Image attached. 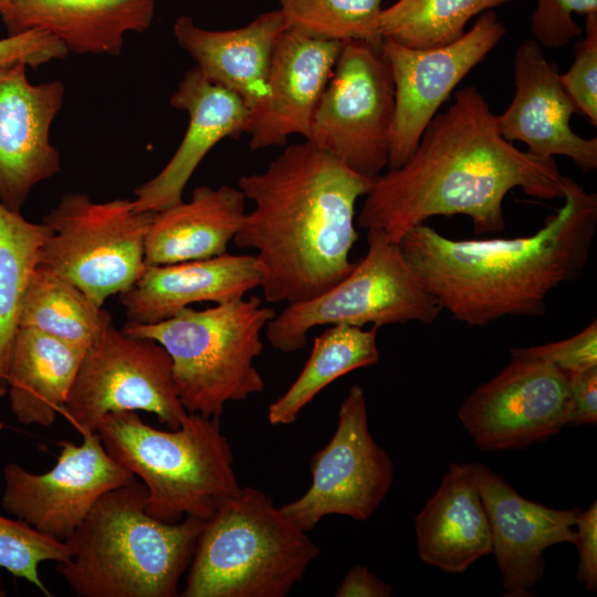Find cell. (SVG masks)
<instances>
[{
	"instance_id": "cell-1",
	"label": "cell",
	"mask_w": 597,
	"mask_h": 597,
	"mask_svg": "<svg viewBox=\"0 0 597 597\" xmlns=\"http://www.w3.org/2000/svg\"><path fill=\"white\" fill-rule=\"evenodd\" d=\"M563 177L554 157L533 155L506 140L484 96L467 86L455 92L446 112L433 116L410 157L375 178L357 224L398 244L434 216L464 214L476 234L500 233L510 191L562 198Z\"/></svg>"
},
{
	"instance_id": "cell-2",
	"label": "cell",
	"mask_w": 597,
	"mask_h": 597,
	"mask_svg": "<svg viewBox=\"0 0 597 597\" xmlns=\"http://www.w3.org/2000/svg\"><path fill=\"white\" fill-rule=\"evenodd\" d=\"M375 178L307 140L285 147L263 171L239 178L254 207L232 241L255 250L268 302L311 300L353 270L355 206Z\"/></svg>"
},
{
	"instance_id": "cell-3",
	"label": "cell",
	"mask_w": 597,
	"mask_h": 597,
	"mask_svg": "<svg viewBox=\"0 0 597 597\" xmlns=\"http://www.w3.org/2000/svg\"><path fill=\"white\" fill-rule=\"evenodd\" d=\"M562 208L534 234L452 240L423 223L399 245L442 310L470 326L507 316H540L548 294L579 277L597 227V193L563 177Z\"/></svg>"
},
{
	"instance_id": "cell-4",
	"label": "cell",
	"mask_w": 597,
	"mask_h": 597,
	"mask_svg": "<svg viewBox=\"0 0 597 597\" xmlns=\"http://www.w3.org/2000/svg\"><path fill=\"white\" fill-rule=\"evenodd\" d=\"M142 481L108 491L64 542L56 570L81 597H175L207 520L161 522Z\"/></svg>"
},
{
	"instance_id": "cell-5",
	"label": "cell",
	"mask_w": 597,
	"mask_h": 597,
	"mask_svg": "<svg viewBox=\"0 0 597 597\" xmlns=\"http://www.w3.org/2000/svg\"><path fill=\"white\" fill-rule=\"evenodd\" d=\"M96 432L107 452L145 484L146 511L161 522L208 520L241 490L220 417L188 413L168 431L136 411H121L106 415Z\"/></svg>"
},
{
	"instance_id": "cell-6",
	"label": "cell",
	"mask_w": 597,
	"mask_h": 597,
	"mask_svg": "<svg viewBox=\"0 0 597 597\" xmlns=\"http://www.w3.org/2000/svg\"><path fill=\"white\" fill-rule=\"evenodd\" d=\"M320 547L263 491L241 486L198 538L182 597H285Z\"/></svg>"
},
{
	"instance_id": "cell-7",
	"label": "cell",
	"mask_w": 597,
	"mask_h": 597,
	"mask_svg": "<svg viewBox=\"0 0 597 597\" xmlns=\"http://www.w3.org/2000/svg\"><path fill=\"white\" fill-rule=\"evenodd\" d=\"M274 316L259 296H250L201 311L188 306L158 323L126 322L122 331L167 350L188 413L221 417L227 402L264 390L254 360L263 350L262 331Z\"/></svg>"
},
{
	"instance_id": "cell-8",
	"label": "cell",
	"mask_w": 597,
	"mask_h": 597,
	"mask_svg": "<svg viewBox=\"0 0 597 597\" xmlns=\"http://www.w3.org/2000/svg\"><path fill=\"white\" fill-rule=\"evenodd\" d=\"M367 252L353 270L322 294L289 303L265 326L270 345L282 353L301 350L308 332L322 325L376 327L431 324L442 308L404 258L400 245L379 230H367Z\"/></svg>"
},
{
	"instance_id": "cell-9",
	"label": "cell",
	"mask_w": 597,
	"mask_h": 597,
	"mask_svg": "<svg viewBox=\"0 0 597 597\" xmlns=\"http://www.w3.org/2000/svg\"><path fill=\"white\" fill-rule=\"evenodd\" d=\"M151 213L137 211L128 199L96 202L85 193L66 192L43 217L46 239L38 266L63 276L104 306L142 275Z\"/></svg>"
},
{
	"instance_id": "cell-10",
	"label": "cell",
	"mask_w": 597,
	"mask_h": 597,
	"mask_svg": "<svg viewBox=\"0 0 597 597\" xmlns=\"http://www.w3.org/2000/svg\"><path fill=\"white\" fill-rule=\"evenodd\" d=\"M394 118V78L380 44L342 42L305 140L375 178L388 164Z\"/></svg>"
},
{
	"instance_id": "cell-11",
	"label": "cell",
	"mask_w": 597,
	"mask_h": 597,
	"mask_svg": "<svg viewBox=\"0 0 597 597\" xmlns=\"http://www.w3.org/2000/svg\"><path fill=\"white\" fill-rule=\"evenodd\" d=\"M138 410L156 415L169 429L188 415L167 350L154 339L117 329L112 320L86 348L60 415L83 436L96 432L108 413Z\"/></svg>"
},
{
	"instance_id": "cell-12",
	"label": "cell",
	"mask_w": 597,
	"mask_h": 597,
	"mask_svg": "<svg viewBox=\"0 0 597 597\" xmlns=\"http://www.w3.org/2000/svg\"><path fill=\"white\" fill-rule=\"evenodd\" d=\"M312 483L297 500L280 506L292 523L311 532L327 515L368 520L394 482V463L368 428L364 389L353 385L328 443L311 459Z\"/></svg>"
},
{
	"instance_id": "cell-13",
	"label": "cell",
	"mask_w": 597,
	"mask_h": 597,
	"mask_svg": "<svg viewBox=\"0 0 597 597\" xmlns=\"http://www.w3.org/2000/svg\"><path fill=\"white\" fill-rule=\"evenodd\" d=\"M82 438L80 444L61 441L56 463L48 472L36 474L8 463L2 509L64 542L102 495L136 479L107 452L97 432Z\"/></svg>"
},
{
	"instance_id": "cell-14",
	"label": "cell",
	"mask_w": 597,
	"mask_h": 597,
	"mask_svg": "<svg viewBox=\"0 0 597 597\" xmlns=\"http://www.w3.org/2000/svg\"><path fill=\"white\" fill-rule=\"evenodd\" d=\"M505 32L498 14L488 10L458 40L440 46L412 49L381 41L395 85L388 168H397L410 157L439 107Z\"/></svg>"
},
{
	"instance_id": "cell-15",
	"label": "cell",
	"mask_w": 597,
	"mask_h": 597,
	"mask_svg": "<svg viewBox=\"0 0 597 597\" xmlns=\"http://www.w3.org/2000/svg\"><path fill=\"white\" fill-rule=\"evenodd\" d=\"M568 376L533 358L511 356L495 377L462 402L458 417L488 451L521 449L567 426Z\"/></svg>"
},
{
	"instance_id": "cell-16",
	"label": "cell",
	"mask_w": 597,
	"mask_h": 597,
	"mask_svg": "<svg viewBox=\"0 0 597 597\" xmlns=\"http://www.w3.org/2000/svg\"><path fill=\"white\" fill-rule=\"evenodd\" d=\"M64 94L60 81L30 83L23 63L0 67V201L13 211L61 170L50 130Z\"/></svg>"
},
{
	"instance_id": "cell-17",
	"label": "cell",
	"mask_w": 597,
	"mask_h": 597,
	"mask_svg": "<svg viewBox=\"0 0 597 597\" xmlns=\"http://www.w3.org/2000/svg\"><path fill=\"white\" fill-rule=\"evenodd\" d=\"M465 465L485 509L504 596H530L545 570L544 551L559 543L574 544L572 527L580 510H554L532 502L485 465Z\"/></svg>"
},
{
	"instance_id": "cell-18",
	"label": "cell",
	"mask_w": 597,
	"mask_h": 597,
	"mask_svg": "<svg viewBox=\"0 0 597 597\" xmlns=\"http://www.w3.org/2000/svg\"><path fill=\"white\" fill-rule=\"evenodd\" d=\"M342 42L286 28L274 46L266 95L251 109L245 134L252 151L285 146L291 135L308 137L318 101Z\"/></svg>"
},
{
	"instance_id": "cell-19",
	"label": "cell",
	"mask_w": 597,
	"mask_h": 597,
	"mask_svg": "<svg viewBox=\"0 0 597 597\" xmlns=\"http://www.w3.org/2000/svg\"><path fill=\"white\" fill-rule=\"evenodd\" d=\"M515 94L498 115L499 128L509 142H522L540 157L565 156L584 172L597 168V138L576 134L570 117L577 108L564 90L556 63L545 57L533 39L523 42L513 59Z\"/></svg>"
},
{
	"instance_id": "cell-20",
	"label": "cell",
	"mask_w": 597,
	"mask_h": 597,
	"mask_svg": "<svg viewBox=\"0 0 597 597\" xmlns=\"http://www.w3.org/2000/svg\"><path fill=\"white\" fill-rule=\"evenodd\" d=\"M169 102L187 112L188 127L166 166L134 190L139 212H157L180 202L206 155L222 139L244 134L251 113L239 95L207 78L197 66L184 75Z\"/></svg>"
},
{
	"instance_id": "cell-21",
	"label": "cell",
	"mask_w": 597,
	"mask_h": 597,
	"mask_svg": "<svg viewBox=\"0 0 597 597\" xmlns=\"http://www.w3.org/2000/svg\"><path fill=\"white\" fill-rule=\"evenodd\" d=\"M254 255L218 256L165 265H146L142 275L119 294L127 322L153 324L198 302L221 304L239 300L260 286Z\"/></svg>"
},
{
	"instance_id": "cell-22",
	"label": "cell",
	"mask_w": 597,
	"mask_h": 597,
	"mask_svg": "<svg viewBox=\"0 0 597 597\" xmlns=\"http://www.w3.org/2000/svg\"><path fill=\"white\" fill-rule=\"evenodd\" d=\"M156 0H8V35L43 30L77 54L119 55L127 32L151 25Z\"/></svg>"
},
{
	"instance_id": "cell-23",
	"label": "cell",
	"mask_w": 597,
	"mask_h": 597,
	"mask_svg": "<svg viewBox=\"0 0 597 597\" xmlns=\"http://www.w3.org/2000/svg\"><path fill=\"white\" fill-rule=\"evenodd\" d=\"M286 29L280 9L259 14L232 30H207L191 17L174 23L178 45L210 81L239 95L250 109L266 95V80L274 46Z\"/></svg>"
},
{
	"instance_id": "cell-24",
	"label": "cell",
	"mask_w": 597,
	"mask_h": 597,
	"mask_svg": "<svg viewBox=\"0 0 597 597\" xmlns=\"http://www.w3.org/2000/svg\"><path fill=\"white\" fill-rule=\"evenodd\" d=\"M247 198L239 188L196 187L181 200L153 212L145 235L146 265L209 259L227 253L244 216Z\"/></svg>"
},
{
	"instance_id": "cell-25",
	"label": "cell",
	"mask_w": 597,
	"mask_h": 597,
	"mask_svg": "<svg viewBox=\"0 0 597 597\" xmlns=\"http://www.w3.org/2000/svg\"><path fill=\"white\" fill-rule=\"evenodd\" d=\"M415 528L420 559L448 573L463 574L492 553L485 509L465 463H451Z\"/></svg>"
},
{
	"instance_id": "cell-26",
	"label": "cell",
	"mask_w": 597,
	"mask_h": 597,
	"mask_svg": "<svg viewBox=\"0 0 597 597\" xmlns=\"http://www.w3.org/2000/svg\"><path fill=\"white\" fill-rule=\"evenodd\" d=\"M85 348L18 327L7 376L10 408L25 426L50 427L64 406Z\"/></svg>"
},
{
	"instance_id": "cell-27",
	"label": "cell",
	"mask_w": 597,
	"mask_h": 597,
	"mask_svg": "<svg viewBox=\"0 0 597 597\" xmlns=\"http://www.w3.org/2000/svg\"><path fill=\"white\" fill-rule=\"evenodd\" d=\"M377 329L329 325L315 337L311 355L287 390L268 409L272 426L292 425L324 388L339 377L379 362Z\"/></svg>"
},
{
	"instance_id": "cell-28",
	"label": "cell",
	"mask_w": 597,
	"mask_h": 597,
	"mask_svg": "<svg viewBox=\"0 0 597 597\" xmlns=\"http://www.w3.org/2000/svg\"><path fill=\"white\" fill-rule=\"evenodd\" d=\"M112 320L75 284L38 266L22 296L18 325L86 349Z\"/></svg>"
},
{
	"instance_id": "cell-29",
	"label": "cell",
	"mask_w": 597,
	"mask_h": 597,
	"mask_svg": "<svg viewBox=\"0 0 597 597\" xmlns=\"http://www.w3.org/2000/svg\"><path fill=\"white\" fill-rule=\"evenodd\" d=\"M45 239L43 223L30 222L0 201V386H7L22 296Z\"/></svg>"
},
{
	"instance_id": "cell-30",
	"label": "cell",
	"mask_w": 597,
	"mask_h": 597,
	"mask_svg": "<svg viewBox=\"0 0 597 597\" xmlns=\"http://www.w3.org/2000/svg\"><path fill=\"white\" fill-rule=\"evenodd\" d=\"M515 0H397L383 9L379 33L412 49L440 46L458 40L469 20Z\"/></svg>"
},
{
	"instance_id": "cell-31",
	"label": "cell",
	"mask_w": 597,
	"mask_h": 597,
	"mask_svg": "<svg viewBox=\"0 0 597 597\" xmlns=\"http://www.w3.org/2000/svg\"><path fill=\"white\" fill-rule=\"evenodd\" d=\"M286 28L339 42L381 44L383 0H277Z\"/></svg>"
},
{
	"instance_id": "cell-32",
	"label": "cell",
	"mask_w": 597,
	"mask_h": 597,
	"mask_svg": "<svg viewBox=\"0 0 597 597\" xmlns=\"http://www.w3.org/2000/svg\"><path fill=\"white\" fill-rule=\"evenodd\" d=\"M70 557L63 541L46 535L28 523L0 515V567L52 596L43 584L39 565L45 561L62 563Z\"/></svg>"
},
{
	"instance_id": "cell-33",
	"label": "cell",
	"mask_w": 597,
	"mask_h": 597,
	"mask_svg": "<svg viewBox=\"0 0 597 597\" xmlns=\"http://www.w3.org/2000/svg\"><path fill=\"white\" fill-rule=\"evenodd\" d=\"M585 35L575 45L569 70L561 82L574 102L577 113L597 126V12L585 15Z\"/></svg>"
},
{
	"instance_id": "cell-34",
	"label": "cell",
	"mask_w": 597,
	"mask_h": 597,
	"mask_svg": "<svg viewBox=\"0 0 597 597\" xmlns=\"http://www.w3.org/2000/svg\"><path fill=\"white\" fill-rule=\"evenodd\" d=\"M595 12L597 0H537L531 15V31L542 48L559 49L583 34L573 14Z\"/></svg>"
},
{
	"instance_id": "cell-35",
	"label": "cell",
	"mask_w": 597,
	"mask_h": 597,
	"mask_svg": "<svg viewBox=\"0 0 597 597\" xmlns=\"http://www.w3.org/2000/svg\"><path fill=\"white\" fill-rule=\"evenodd\" d=\"M510 354L549 363L567 375L585 371L597 366V322L566 339L512 348Z\"/></svg>"
},
{
	"instance_id": "cell-36",
	"label": "cell",
	"mask_w": 597,
	"mask_h": 597,
	"mask_svg": "<svg viewBox=\"0 0 597 597\" xmlns=\"http://www.w3.org/2000/svg\"><path fill=\"white\" fill-rule=\"evenodd\" d=\"M66 46L52 33L30 30L0 39V67L23 63L36 69L53 60L67 56Z\"/></svg>"
},
{
	"instance_id": "cell-37",
	"label": "cell",
	"mask_w": 597,
	"mask_h": 597,
	"mask_svg": "<svg viewBox=\"0 0 597 597\" xmlns=\"http://www.w3.org/2000/svg\"><path fill=\"white\" fill-rule=\"evenodd\" d=\"M574 545L578 548L579 565L577 579L585 584V589L597 588V503L594 501L586 511L579 512Z\"/></svg>"
},
{
	"instance_id": "cell-38",
	"label": "cell",
	"mask_w": 597,
	"mask_h": 597,
	"mask_svg": "<svg viewBox=\"0 0 597 597\" xmlns=\"http://www.w3.org/2000/svg\"><path fill=\"white\" fill-rule=\"evenodd\" d=\"M567 376V425H595L597 422V366Z\"/></svg>"
},
{
	"instance_id": "cell-39",
	"label": "cell",
	"mask_w": 597,
	"mask_h": 597,
	"mask_svg": "<svg viewBox=\"0 0 597 597\" xmlns=\"http://www.w3.org/2000/svg\"><path fill=\"white\" fill-rule=\"evenodd\" d=\"M336 597H390L392 588L366 566L349 569L335 591Z\"/></svg>"
},
{
	"instance_id": "cell-40",
	"label": "cell",
	"mask_w": 597,
	"mask_h": 597,
	"mask_svg": "<svg viewBox=\"0 0 597 597\" xmlns=\"http://www.w3.org/2000/svg\"><path fill=\"white\" fill-rule=\"evenodd\" d=\"M7 392L6 386H0V398H2Z\"/></svg>"
},
{
	"instance_id": "cell-41",
	"label": "cell",
	"mask_w": 597,
	"mask_h": 597,
	"mask_svg": "<svg viewBox=\"0 0 597 597\" xmlns=\"http://www.w3.org/2000/svg\"><path fill=\"white\" fill-rule=\"evenodd\" d=\"M8 0H0V11L6 7Z\"/></svg>"
}]
</instances>
